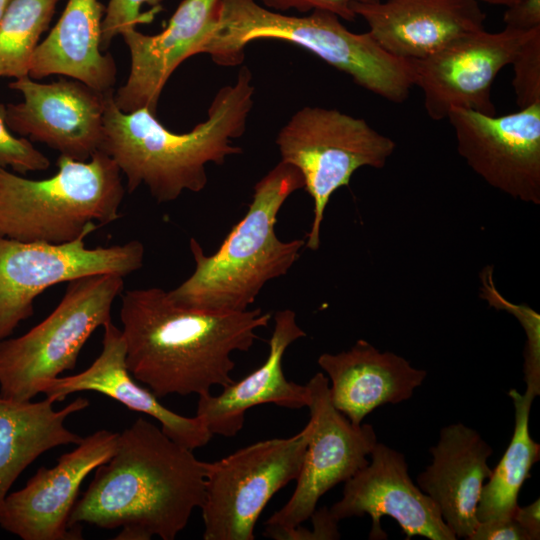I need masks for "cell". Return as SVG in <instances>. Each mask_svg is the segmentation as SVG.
<instances>
[{
  "label": "cell",
  "mask_w": 540,
  "mask_h": 540,
  "mask_svg": "<svg viewBox=\"0 0 540 540\" xmlns=\"http://www.w3.org/2000/svg\"><path fill=\"white\" fill-rule=\"evenodd\" d=\"M492 452L476 430L462 423L447 425L430 448L431 464L417 478L457 539H469L479 523L476 511L492 472L487 462Z\"/></svg>",
  "instance_id": "cell-20"
},
{
  "label": "cell",
  "mask_w": 540,
  "mask_h": 540,
  "mask_svg": "<svg viewBox=\"0 0 540 540\" xmlns=\"http://www.w3.org/2000/svg\"><path fill=\"white\" fill-rule=\"evenodd\" d=\"M206 462L139 417L119 433L113 456L95 469L68 520L121 531L117 540H174L200 508Z\"/></svg>",
  "instance_id": "cell-2"
},
{
  "label": "cell",
  "mask_w": 540,
  "mask_h": 540,
  "mask_svg": "<svg viewBox=\"0 0 540 540\" xmlns=\"http://www.w3.org/2000/svg\"><path fill=\"white\" fill-rule=\"evenodd\" d=\"M260 308L210 312L180 306L158 287L121 294L120 321L126 364L135 380L157 398L211 393L234 382L231 354L247 352L267 327Z\"/></svg>",
  "instance_id": "cell-1"
},
{
  "label": "cell",
  "mask_w": 540,
  "mask_h": 540,
  "mask_svg": "<svg viewBox=\"0 0 540 540\" xmlns=\"http://www.w3.org/2000/svg\"><path fill=\"white\" fill-rule=\"evenodd\" d=\"M124 277L94 274L67 282L56 308L27 333L0 341V397L32 400L39 383L73 370L93 332L111 321Z\"/></svg>",
  "instance_id": "cell-7"
},
{
  "label": "cell",
  "mask_w": 540,
  "mask_h": 540,
  "mask_svg": "<svg viewBox=\"0 0 540 540\" xmlns=\"http://www.w3.org/2000/svg\"><path fill=\"white\" fill-rule=\"evenodd\" d=\"M58 0H11L0 22V78L29 75L31 60Z\"/></svg>",
  "instance_id": "cell-26"
},
{
  "label": "cell",
  "mask_w": 540,
  "mask_h": 540,
  "mask_svg": "<svg viewBox=\"0 0 540 540\" xmlns=\"http://www.w3.org/2000/svg\"><path fill=\"white\" fill-rule=\"evenodd\" d=\"M119 433L101 429L82 438L52 468L40 467L26 485L0 505V527L23 540H81L68 525L86 477L115 453Z\"/></svg>",
  "instance_id": "cell-14"
},
{
  "label": "cell",
  "mask_w": 540,
  "mask_h": 540,
  "mask_svg": "<svg viewBox=\"0 0 540 540\" xmlns=\"http://www.w3.org/2000/svg\"><path fill=\"white\" fill-rule=\"evenodd\" d=\"M9 87L23 95L22 102L5 105L11 131L78 161H87L100 150L107 92L65 78L38 83L29 75Z\"/></svg>",
  "instance_id": "cell-15"
},
{
  "label": "cell",
  "mask_w": 540,
  "mask_h": 540,
  "mask_svg": "<svg viewBox=\"0 0 540 540\" xmlns=\"http://www.w3.org/2000/svg\"><path fill=\"white\" fill-rule=\"evenodd\" d=\"M351 9L383 50L406 61L483 30L486 18L478 0H379L354 3Z\"/></svg>",
  "instance_id": "cell-18"
},
{
  "label": "cell",
  "mask_w": 540,
  "mask_h": 540,
  "mask_svg": "<svg viewBox=\"0 0 540 540\" xmlns=\"http://www.w3.org/2000/svg\"><path fill=\"white\" fill-rule=\"evenodd\" d=\"M267 9L284 13L295 10L308 13L314 10H325L337 15L340 19L354 21L356 15L351 9L354 3H369L379 0H259Z\"/></svg>",
  "instance_id": "cell-30"
},
{
  "label": "cell",
  "mask_w": 540,
  "mask_h": 540,
  "mask_svg": "<svg viewBox=\"0 0 540 540\" xmlns=\"http://www.w3.org/2000/svg\"><path fill=\"white\" fill-rule=\"evenodd\" d=\"M48 398L32 402L0 397V505L19 475L41 454L57 446L78 444L82 438L67 429L65 420L89 406L78 397L60 410Z\"/></svg>",
  "instance_id": "cell-24"
},
{
  "label": "cell",
  "mask_w": 540,
  "mask_h": 540,
  "mask_svg": "<svg viewBox=\"0 0 540 540\" xmlns=\"http://www.w3.org/2000/svg\"><path fill=\"white\" fill-rule=\"evenodd\" d=\"M162 0H110L102 20L101 50L106 52L112 42L122 32L136 28L138 23L149 22L153 14L160 10L154 9L150 13L141 14L144 4L159 6Z\"/></svg>",
  "instance_id": "cell-29"
},
{
  "label": "cell",
  "mask_w": 540,
  "mask_h": 540,
  "mask_svg": "<svg viewBox=\"0 0 540 540\" xmlns=\"http://www.w3.org/2000/svg\"><path fill=\"white\" fill-rule=\"evenodd\" d=\"M306 333L291 309L274 315V329L265 362L238 382L223 387L219 395L198 396L196 416L212 435L235 436L242 429L247 410L272 403L288 409L307 407V385L288 381L283 373L282 359L287 348Z\"/></svg>",
  "instance_id": "cell-22"
},
{
  "label": "cell",
  "mask_w": 540,
  "mask_h": 540,
  "mask_svg": "<svg viewBox=\"0 0 540 540\" xmlns=\"http://www.w3.org/2000/svg\"><path fill=\"white\" fill-rule=\"evenodd\" d=\"M57 172L34 180L0 169V236L61 244L121 217V172L99 150L87 161L59 155Z\"/></svg>",
  "instance_id": "cell-6"
},
{
  "label": "cell",
  "mask_w": 540,
  "mask_h": 540,
  "mask_svg": "<svg viewBox=\"0 0 540 540\" xmlns=\"http://www.w3.org/2000/svg\"><path fill=\"white\" fill-rule=\"evenodd\" d=\"M511 65L512 85L520 109L540 104V27L535 28L518 48Z\"/></svg>",
  "instance_id": "cell-27"
},
{
  "label": "cell",
  "mask_w": 540,
  "mask_h": 540,
  "mask_svg": "<svg viewBox=\"0 0 540 540\" xmlns=\"http://www.w3.org/2000/svg\"><path fill=\"white\" fill-rule=\"evenodd\" d=\"M317 362L331 383L332 404L353 425L381 405L410 399L427 375L402 356L381 352L362 339L349 350L321 354Z\"/></svg>",
  "instance_id": "cell-21"
},
{
  "label": "cell",
  "mask_w": 540,
  "mask_h": 540,
  "mask_svg": "<svg viewBox=\"0 0 540 540\" xmlns=\"http://www.w3.org/2000/svg\"><path fill=\"white\" fill-rule=\"evenodd\" d=\"M509 396L515 408L514 432L488 483L483 485L476 511L479 522L514 514L520 489L530 477L532 466L540 459V444L533 440L529 430L530 409L536 395L529 390L520 394L512 389Z\"/></svg>",
  "instance_id": "cell-25"
},
{
  "label": "cell",
  "mask_w": 540,
  "mask_h": 540,
  "mask_svg": "<svg viewBox=\"0 0 540 540\" xmlns=\"http://www.w3.org/2000/svg\"><path fill=\"white\" fill-rule=\"evenodd\" d=\"M49 166V159L29 139L12 134L5 121V105L0 104V169L10 167L25 174L46 170Z\"/></svg>",
  "instance_id": "cell-28"
},
{
  "label": "cell",
  "mask_w": 540,
  "mask_h": 540,
  "mask_svg": "<svg viewBox=\"0 0 540 540\" xmlns=\"http://www.w3.org/2000/svg\"><path fill=\"white\" fill-rule=\"evenodd\" d=\"M104 14L98 0H68L58 22L36 47L29 76L42 79L58 74L103 93L112 90L116 64L100 46Z\"/></svg>",
  "instance_id": "cell-23"
},
{
  "label": "cell",
  "mask_w": 540,
  "mask_h": 540,
  "mask_svg": "<svg viewBox=\"0 0 540 540\" xmlns=\"http://www.w3.org/2000/svg\"><path fill=\"white\" fill-rule=\"evenodd\" d=\"M505 27L528 32L540 27V0H520L503 14Z\"/></svg>",
  "instance_id": "cell-32"
},
{
  "label": "cell",
  "mask_w": 540,
  "mask_h": 540,
  "mask_svg": "<svg viewBox=\"0 0 540 540\" xmlns=\"http://www.w3.org/2000/svg\"><path fill=\"white\" fill-rule=\"evenodd\" d=\"M220 0H183L166 28L146 35L136 28L121 33L131 59L126 83L113 94L124 113L146 108L157 115L161 92L176 68L199 50L214 29Z\"/></svg>",
  "instance_id": "cell-17"
},
{
  "label": "cell",
  "mask_w": 540,
  "mask_h": 540,
  "mask_svg": "<svg viewBox=\"0 0 540 540\" xmlns=\"http://www.w3.org/2000/svg\"><path fill=\"white\" fill-rule=\"evenodd\" d=\"M447 119L476 174L512 198L540 204V104L501 116L456 108Z\"/></svg>",
  "instance_id": "cell-12"
},
{
  "label": "cell",
  "mask_w": 540,
  "mask_h": 540,
  "mask_svg": "<svg viewBox=\"0 0 540 540\" xmlns=\"http://www.w3.org/2000/svg\"><path fill=\"white\" fill-rule=\"evenodd\" d=\"M86 237L52 244L0 236V341L34 314V300L46 289L94 274L125 278L142 268L140 241L88 248Z\"/></svg>",
  "instance_id": "cell-10"
},
{
  "label": "cell",
  "mask_w": 540,
  "mask_h": 540,
  "mask_svg": "<svg viewBox=\"0 0 540 540\" xmlns=\"http://www.w3.org/2000/svg\"><path fill=\"white\" fill-rule=\"evenodd\" d=\"M310 434L307 425L288 438L258 441L215 462H206L200 507L204 540H254L270 499L296 480Z\"/></svg>",
  "instance_id": "cell-9"
},
{
  "label": "cell",
  "mask_w": 540,
  "mask_h": 540,
  "mask_svg": "<svg viewBox=\"0 0 540 540\" xmlns=\"http://www.w3.org/2000/svg\"><path fill=\"white\" fill-rule=\"evenodd\" d=\"M468 540H529L515 517L479 522Z\"/></svg>",
  "instance_id": "cell-31"
},
{
  "label": "cell",
  "mask_w": 540,
  "mask_h": 540,
  "mask_svg": "<svg viewBox=\"0 0 540 540\" xmlns=\"http://www.w3.org/2000/svg\"><path fill=\"white\" fill-rule=\"evenodd\" d=\"M513 516L527 533L529 540L540 539V502L539 498L533 503L517 506Z\"/></svg>",
  "instance_id": "cell-33"
},
{
  "label": "cell",
  "mask_w": 540,
  "mask_h": 540,
  "mask_svg": "<svg viewBox=\"0 0 540 540\" xmlns=\"http://www.w3.org/2000/svg\"><path fill=\"white\" fill-rule=\"evenodd\" d=\"M369 463L344 482L342 498L329 513L339 522L368 514L372 520L371 540H383L381 517L389 516L401 527L406 538L421 536L430 540H456L434 501L412 481L405 456L377 442Z\"/></svg>",
  "instance_id": "cell-16"
},
{
  "label": "cell",
  "mask_w": 540,
  "mask_h": 540,
  "mask_svg": "<svg viewBox=\"0 0 540 540\" xmlns=\"http://www.w3.org/2000/svg\"><path fill=\"white\" fill-rule=\"evenodd\" d=\"M306 385L310 434L296 488L288 502L265 522L264 536L276 540L308 520L327 491L364 468L378 442L372 425H353L334 407L329 380L322 372Z\"/></svg>",
  "instance_id": "cell-11"
},
{
  "label": "cell",
  "mask_w": 540,
  "mask_h": 540,
  "mask_svg": "<svg viewBox=\"0 0 540 540\" xmlns=\"http://www.w3.org/2000/svg\"><path fill=\"white\" fill-rule=\"evenodd\" d=\"M11 0H0V22L8 8L9 3Z\"/></svg>",
  "instance_id": "cell-35"
},
{
  "label": "cell",
  "mask_w": 540,
  "mask_h": 540,
  "mask_svg": "<svg viewBox=\"0 0 540 540\" xmlns=\"http://www.w3.org/2000/svg\"><path fill=\"white\" fill-rule=\"evenodd\" d=\"M276 144L281 161L295 166L314 203L305 246L317 250L324 211L332 194L348 186L364 166L383 168L395 142L364 119L336 109L303 107L280 129Z\"/></svg>",
  "instance_id": "cell-8"
},
{
  "label": "cell",
  "mask_w": 540,
  "mask_h": 540,
  "mask_svg": "<svg viewBox=\"0 0 540 540\" xmlns=\"http://www.w3.org/2000/svg\"><path fill=\"white\" fill-rule=\"evenodd\" d=\"M248 67L234 84L219 89L205 121L187 133L168 130L148 109L122 112L114 103V90L106 93L103 141L100 150L110 156L134 192L145 185L158 203L176 200L185 190L202 191L208 182L206 165L224 164L241 148V137L253 107L254 86Z\"/></svg>",
  "instance_id": "cell-3"
},
{
  "label": "cell",
  "mask_w": 540,
  "mask_h": 540,
  "mask_svg": "<svg viewBox=\"0 0 540 540\" xmlns=\"http://www.w3.org/2000/svg\"><path fill=\"white\" fill-rule=\"evenodd\" d=\"M259 39L297 45L393 103L407 100L414 86L410 61L388 54L369 32H351L337 15L325 10L293 16L255 0H220L217 23L199 54H209L218 65L235 66L243 61L245 47Z\"/></svg>",
  "instance_id": "cell-5"
},
{
  "label": "cell",
  "mask_w": 540,
  "mask_h": 540,
  "mask_svg": "<svg viewBox=\"0 0 540 540\" xmlns=\"http://www.w3.org/2000/svg\"><path fill=\"white\" fill-rule=\"evenodd\" d=\"M103 328L102 350L94 362L78 374L41 381L39 392L54 403L75 392H98L129 410L155 418L163 433L176 443L192 451L205 446L213 435L202 420L196 415L186 417L169 410L151 390L137 384L127 368L121 329L112 321Z\"/></svg>",
  "instance_id": "cell-19"
},
{
  "label": "cell",
  "mask_w": 540,
  "mask_h": 540,
  "mask_svg": "<svg viewBox=\"0 0 540 540\" xmlns=\"http://www.w3.org/2000/svg\"><path fill=\"white\" fill-rule=\"evenodd\" d=\"M304 188L300 171L280 161L254 186L243 218L230 230L218 250L205 255L190 239L193 273L168 291L176 304L210 312L247 310L265 284L285 275L300 257L306 239L280 240L275 233L278 213L297 190Z\"/></svg>",
  "instance_id": "cell-4"
},
{
  "label": "cell",
  "mask_w": 540,
  "mask_h": 540,
  "mask_svg": "<svg viewBox=\"0 0 540 540\" xmlns=\"http://www.w3.org/2000/svg\"><path fill=\"white\" fill-rule=\"evenodd\" d=\"M478 1H483V2L491 4V5L508 7V6L512 5V4L520 1V0H478Z\"/></svg>",
  "instance_id": "cell-34"
},
{
  "label": "cell",
  "mask_w": 540,
  "mask_h": 540,
  "mask_svg": "<svg viewBox=\"0 0 540 540\" xmlns=\"http://www.w3.org/2000/svg\"><path fill=\"white\" fill-rule=\"evenodd\" d=\"M529 33L507 27L495 33L483 29L448 43L426 58L410 61L414 86L423 93L428 116L440 121L456 108L496 115L492 83L511 64Z\"/></svg>",
  "instance_id": "cell-13"
}]
</instances>
